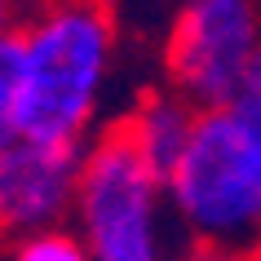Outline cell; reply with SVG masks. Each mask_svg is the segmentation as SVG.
Returning a JSON list of instances; mask_svg holds the SVG:
<instances>
[{
	"label": "cell",
	"instance_id": "7",
	"mask_svg": "<svg viewBox=\"0 0 261 261\" xmlns=\"http://www.w3.org/2000/svg\"><path fill=\"white\" fill-rule=\"evenodd\" d=\"M22 138V36H0V151Z\"/></svg>",
	"mask_w": 261,
	"mask_h": 261
},
{
	"label": "cell",
	"instance_id": "11",
	"mask_svg": "<svg viewBox=\"0 0 261 261\" xmlns=\"http://www.w3.org/2000/svg\"><path fill=\"white\" fill-rule=\"evenodd\" d=\"M14 18H18V5H14V0H0V36L14 31Z\"/></svg>",
	"mask_w": 261,
	"mask_h": 261
},
{
	"label": "cell",
	"instance_id": "4",
	"mask_svg": "<svg viewBox=\"0 0 261 261\" xmlns=\"http://www.w3.org/2000/svg\"><path fill=\"white\" fill-rule=\"evenodd\" d=\"M261 40V0H181L164 36V75L195 107H226Z\"/></svg>",
	"mask_w": 261,
	"mask_h": 261
},
{
	"label": "cell",
	"instance_id": "8",
	"mask_svg": "<svg viewBox=\"0 0 261 261\" xmlns=\"http://www.w3.org/2000/svg\"><path fill=\"white\" fill-rule=\"evenodd\" d=\"M9 261H93L84 234L75 226H44V230L9 239Z\"/></svg>",
	"mask_w": 261,
	"mask_h": 261
},
{
	"label": "cell",
	"instance_id": "6",
	"mask_svg": "<svg viewBox=\"0 0 261 261\" xmlns=\"http://www.w3.org/2000/svg\"><path fill=\"white\" fill-rule=\"evenodd\" d=\"M195 120H199V107L168 84V89L142 93L138 102L128 107V115L120 120V128L133 138V146L146 155V164H151L160 177H168L173 164L181 160V151H186L191 133H195Z\"/></svg>",
	"mask_w": 261,
	"mask_h": 261
},
{
	"label": "cell",
	"instance_id": "5",
	"mask_svg": "<svg viewBox=\"0 0 261 261\" xmlns=\"http://www.w3.org/2000/svg\"><path fill=\"white\" fill-rule=\"evenodd\" d=\"M80 160L84 146H71V142H9L0 151V234L18 239V234L71 221Z\"/></svg>",
	"mask_w": 261,
	"mask_h": 261
},
{
	"label": "cell",
	"instance_id": "3",
	"mask_svg": "<svg viewBox=\"0 0 261 261\" xmlns=\"http://www.w3.org/2000/svg\"><path fill=\"white\" fill-rule=\"evenodd\" d=\"M71 226L84 234L93 261L173 257V230L181 226L168 204V186L120 124L84 142Z\"/></svg>",
	"mask_w": 261,
	"mask_h": 261
},
{
	"label": "cell",
	"instance_id": "9",
	"mask_svg": "<svg viewBox=\"0 0 261 261\" xmlns=\"http://www.w3.org/2000/svg\"><path fill=\"white\" fill-rule=\"evenodd\" d=\"M168 261H248L244 252H230L221 244H204V239H191L186 248H177Z\"/></svg>",
	"mask_w": 261,
	"mask_h": 261
},
{
	"label": "cell",
	"instance_id": "2",
	"mask_svg": "<svg viewBox=\"0 0 261 261\" xmlns=\"http://www.w3.org/2000/svg\"><path fill=\"white\" fill-rule=\"evenodd\" d=\"M164 186L173 217L191 239L244 257L261 252V128L234 102L199 111Z\"/></svg>",
	"mask_w": 261,
	"mask_h": 261
},
{
	"label": "cell",
	"instance_id": "1",
	"mask_svg": "<svg viewBox=\"0 0 261 261\" xmlns=\"http://www.w3.org/2000/svg\"><path fill=\"white\" fill-rule=\"evenodd\" d=\"M22 36V138L84 146L107 102L120 31L107 0H49Z\"/></svg>",
	"mask_w": 261,
	"mask_h": 261
},
{
	"label": "cell",
	"instance_id": "10",
	"mask_svg": "<svg viewBox=\"0 0 261 261\" xmlns=\"http://www.w3.org/2000/svg\"><path fill=\"white\" fill-rule=\"evenodd\" d=\"M234 102L261 107V40H257V49H252V58H248V67H244V80H239V93H234Z\"/></svg>",
	"mask_w": 261,
	"mask_h": 261
}]
</instances>
